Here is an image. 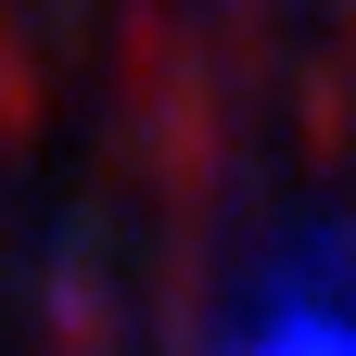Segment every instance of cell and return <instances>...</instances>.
I'll use <instances>...</instances> for the list:
<instances>
[{"instance_id": "obj_1", "label": "cell", "mask_w": 356, "mask_h": 356, "mask_svg": "<svg viewBox=\"0 0 356 356\" xmlns=\"http://www.w3.org/2000/svg\"><path fill=\"white\" fill-rule=\"evenodd\" d=\"M216 356H356V293H267L254 331H229Z\"/></svg>"}]
</instances>
